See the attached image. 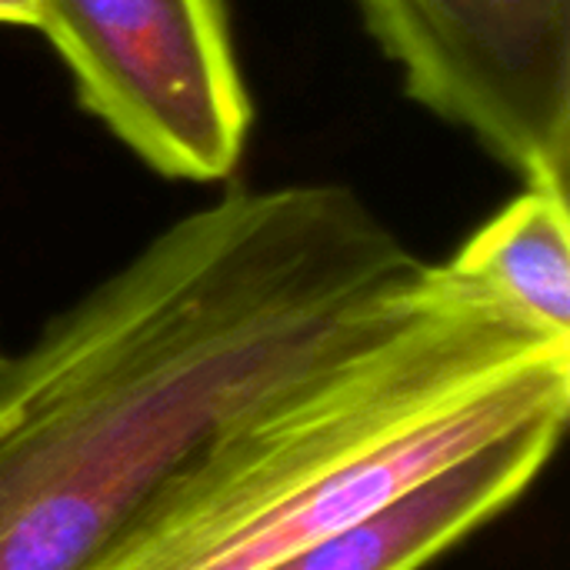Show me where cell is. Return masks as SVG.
<instances>
[{
	"instance_id": "cell-6",
	"label": "cell",
	"mask_w": 570,
	"mask_h": 570,
	"mask_svg": "<svg viewBox=\"0 0 570 570\" xmlns=\"http://www.w3.org/2000/svg\"><path fill=\"white\" fill-rule=\"evenodd\" d=\"M444 267L538 331L570 337L568 190L528 184Z\"/></svg>"
},
{
	"instance_id": "cell-4",
	"label": "cell",
	"mask_w": 570,
	"mask_h": 570,
	"mask_svg": "<svg viewBox=\"0 0 570 570\" xmlns=\"http://www.w3.org/2000/svg\"><path fill=\"white\" fill-rule=\"evenodd\" d=\"M407 94L528 184L568 190L570 0H357Z\"/></svg>"
},
{
	"instance_id": "cell-5",
	"label": "cell",
	"mask_w": 570,
	"mask_h": 570,
	"mask_svg": "<svg viewBox=\"0 0 570 570\" xmlns=\"http://www.w3.org/2000/svg\"><path fill=\"white\" fill-rule=\"evenodd\" d=\"M568 411H548L424 478L374 514L264 570H421L508 511L544 471Z\"/></svg>"
},
{
	"instance_id": "cell-7",
	"label": "cell",
	"mask_w": 570,
	"mask_h": 570,
	"mask_svg": "<svg viewBox=\"0 0 570 570\" xmlns=\"http://www.w3.org/2000/svg\"><path fill=\"white\" fill-rule=\"evenodd\" d=\"M0 23L33 27V0H0Z\"/></svg>"
},
{
	"instance_id": "cell-2",
	"label": "cell",
	"mask_w": 570,
	"mask_h": 570,
	"mask_svg": "<svg viewBox=\"0 0 570 570\" xmlns=\"http://www.w3.org/2000/svg\"><path fill=\"white\" fill-rule=\"evenodd\" d=\"M568 404L570 337L441 264L411 324L224 434L94 570L271 568Z\"/></svg>"
},
{
	"instance_id": "cell-3",
	"label": "cell",
	"mask_w": 570,
	"mask_h": 570,
	"mask_svg": "<svg viewBox=\"0 0 570 570\" xmlns=\"http://www.w3.org/2000/svg\"><path fill=\"white\" fill-rule=\"evenodd\" d=\"M33 30L144 164L180 180L234 174L250 100L224 0H33Z\"/></svg>"
},
{
	"instance_id": "cell-1",
	"label": "cell",
	"mask_w": 570,
	"mask_h": 570,
	"mask_svg": "<svg viewBox=\"0 0 570 570\" xmlns=\"http://www.w3.org/2000/svg\"><path fill=\"white\" fill-rule=\"evenodd\" d=\"M441 291L347 187L234 190L0 354V570H94L224 434Z\"/></svg>"
}]
</instances>
